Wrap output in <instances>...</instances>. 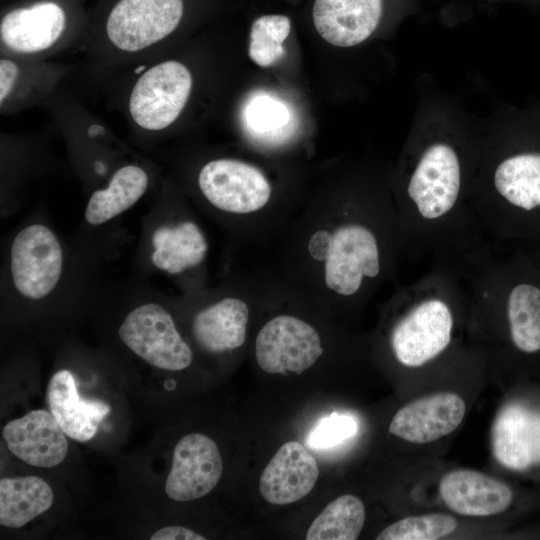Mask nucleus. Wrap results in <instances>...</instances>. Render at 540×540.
<instances>
[{"label": "nucleus", "instance_id": "1a4fd4ad", "mask_svg": "<svg viewBox=\"0 0 540 540\" xmlns=\"http://www.w3.org/2000/svg\"><path fill=\"white\" fill-rule=\"evenodd\" d=\"M222 470L216 443L201 433L187 434L174 448L165 492L170 499L180 502L201 498L215 488Z\"/></svg>", "mask_w": 540, "mask_h": 540}, {"label": "nucleus", "instance_id": "f8f14e48", "mask_svg": "<svg viewBox=\"0 0 540 540\" xmlns=\"http://www.w3.org/2000/svg\"><path fill=\"white\" fill-rule=\"evenodd\" d=\"M8 449L25 463L42 468L60 464L68 451L65 433L53 415L33 410L8 422L2 431Z\"/></svg>", "mask_w": 540, "mask_h": 540}, {"label": "nucleus", "instance_id": "9b49d317", "mask_svg": "<svg viewBox=\"0 0 540 540\" xmlns=\"http://www.w3.org/2000/svg\"><path fill=\"white\" fill-rule=\"evenodd\" d=\"M464 400L452 392L416 399L397 411L389 431L407 442L424 444L453 432L465 415Z\"/></svg>", "mask_w": 540, "mask_h": 540}, {"label": "nucleus", "instance_id": "2eb2a0df", "mask_svg": "<svg viewBox=\"0 0 540 540\" xmlns=\"http://www.w3.org/2000/svg\"><path fill=\"white\" fill-rule=\"evenodd\" d=\"M439 492L452 511L465 516L499 514L513 499L507 484L471 469H457L445 474Z\"/></svg>", "mask_w": 540, "mask_h": 540}, {"label": "nucleus", "instance_id": "423d86ee", "mask_svg": "<svg viewBox=\"0 0 540 540\" xmlns=\"http://www.w3.org/2000/svg\"><path fill=\"white\" fill-rule=\"evenodd\" d=\"M322 354L317 330L291 315H278L269 320L260 329L255 342L256 361L263 371L270 374H301Z\"/></svg>", "mask_w": 540, "mask_h": 540}, {"label": "nucleus", "instance_id": "39448f33", "mask_svg": "<svg viewBox=\"0 0 540 540\" xmlns=\"http://www.w3.org/2000/svg\"><path fill=\"white\" fill-rule=\"evenodd\" d=\"M197 183L205 199L227 213L256 212L271 196V186L265 175L255 166L235 159L208 161L200 169Z\"/></svg>", "mask_w": 540, "mask_h": 540}, {"label": "nucleus", "instance_id": "4468645a", "mask_svg": "<svg viewBox=\"0 0 540 540\" xmlns=\"http://www.w3.org/2000/svg\"><path fill=\"white\" fill-rule=\"evenodd\" d=\"M382 0H316L313 22L328 43L351 47L365 41L377 28Z\"/></svg>", "mask_w": 540, "mask_h": 540}, {"label": "nucleus", "instance_id": "b1692460", "mask_svg": "<svg viewBox=\"0 0 540 540\" xmlns=\"http://www.w3.org/2000/svg\"><path fill=\"white\" fill-rule=\"evenodd\" d=\"M507 315L514 345L526 353L540 351V289L527 283L515 286L508 297Z\"/></svg>", "mask_w": 540, "mask_h": 540}, {"label": "nucleus", "instance_id": "5701e85b", "mask_svg": "<svg viewBox=\"0 0 540 540\" xmlns=\"http://www.w3.org/2000/svg\"><path fill=\"white\" fill-rule=\"evenodd\" d=\"M365 507L355 495L345 494L330 502L309 526L307 540H354L365 523Z\"/></svg>", "mask_w": 540, "mask_h": 540}, {"label": "nucleus", "instance_id": "ddd939ff", "mask_svg": "<svg viewBox=\"0 0 540 540\" xmlns=\"http://www.w3.org/2000/svg\"><path fill=\"white\" fill-rule=\"evenodd\" d=\"M318 476L315 458L299 442L288 441L264 468L259 480V491L268 503L291 504L311 492Z\"/></svg>", "mask_w": 540, "mask_h": 540}, {"label": "nucleus", "instance_id": "a878e982", "mask_svg": "<svg viewBox=\"0 0 540 540\" xmlns=\"http://www.w3.org/2000/svg\"><path fill=\"white\" fill-rule=\"evenodd\" d=\"M291 30L284 15H264L254 21L250 32L249 56L260 67H270L285 53L283 47Z\"/></svg>", "mask_w": 540, "mask_h": 540}, {"label": "nucleus", "instance_id": "aec40b11", "mask_svg": "<svg viewBox=\"0 0 540 540\" xmlns=\"http://www.w3.org/2000/svg\"><path fill=\"white\" fill-rule=\"evenodd\" d=\"M151 242L152 263L170 274L198 265L207 253L205 236L191 221L159 226L154 230Z\"/></svg>", "mask_w": 540, "mask_h": 540}, {"label": "nucleus", "instance_id": "7ed1b4c3", "mask_svg": "<svg viewBox=\"0 0 540 540\" xmlns=\"http://www.w3.org/2000/svg\"><path fill=\"white\" fill-rule=\"evenodd\" d=\"M118 335L133 353L156 368L180 371L192 362V351L177 331L171 314L157 303L132 309Z\"/></svg>", "mask_w": 540, "mask_h": 540}, {"label": "nucleus", "instance_id": "f03ea898", "mask_svg": "<svg viewBox=\"0 0 540 540\" xmlns=\"http://www.w3.org/2000/svg\"><path fill=\"white\" fill-rule=\"evenodd\" d=\"M309 256L323 262L327 288L343 296L356 293L364 277L374 278L380 271L375 235L359 224H346L333 232L318 229L307 242Z\"/></svg>", "mask_w": 540, "mask_h": 540}, {"label": "nucleus", "instance_id": "9d476101", "mask_svg": "<svg viewBox=\"0 0 540 540\" xmlns=\"http://www.w3.org/2000/svg\"><path fill=\"white\" fill-rule=\"evenodd\" d=\"M460 184L457 154L451 146L435 143L420 158L407 190L421 216L436 219L453 208Z\"/></svg>", "mask_w": 540, "mask_h": 540}, {"label": "nucleus", "instance_id": "20e7f679", "mask_svg": "<svg viewBox=\"0 0 540 540\" xmlns=\"http://www.w3.org/2000/svg\"><path fill=\"white\" fill-rule=\"evenodd\" d=\"M62 269V247L50 228L34 223L16 234L10 248V271L13 285L23 297L40 300L48 296Z\"/></svg>", "mask_w": 540, "mask_h": 540}, {"label": "nucleus", "instance_id": "bb28decb", "mask_svg": "<svg viewBox=\"0 0 540 540\" xmlns=\"http://www.w3.org/2000/svg\"><path fill=\"white\" fill-rule=\"evenodd\" d=\"M457 528L454 517L446 514L410 516L384 528L377 540H436L450 535Z\"/></svg>", "mask_w": 540, "mask_h": 540}, {"label": "nucleus", "instance_id": "cd10ccee", "mask_svg": "<svg viewBox=\"0 0 540 540\" xmlns=\"http://www.w3.org/2000/svg\"><path fill=\"white\" fill-rule=\"evenodd\" d=\"M357 429L349 415L332 413L324 417L310 432L307 445L311 449H327L351 437Z\"/></svg>", "mask_w": 540, "mask_h": 540}, {"label": "nucleus", "instance_id": "dca6fc26", "mask_svg": "<svg viewBox=\"0 0 540 540\" xmlns=\"http://www.w3.org/2000/svg\"><path fill=\"white\" fill-rule=\"evenodd\" d=\"M492 452L503 466L524 470L540 461V414L519 405L503 408L491 432Z\"/></svg>", "mask_w": 540, "mask_h": 540}, {"label": "nucleus", "instance_id": "f257e3e1", "mask_svg": "<svg viewBox=\"0 0 540 540\" xmlns=\"http://www.w3.org/2000/svg\"><path fill=\"white\" fill-rule=\"evenodd\" d=\"M90 32L72 24L58 1L40 0L13 7L0 21V56L49 60L86 47Z\"/></svg>", "mask_w": 540, "mask_h": 540}, {"label": "nucleus", "instance_id": "f3484780", "mask_svg": "<svg viewBox=\"0 0 540 540\" xmlns=\"http://www.w3.org/2000/svg\"><path fill=\"white\" fill-rule=\"evenodd\" d=\"M47 401L64 433L80 442L92 439L98 424L110 412V406L102 401L80 398L74 376L68 370H60L51 377Z\"/></svg>", "mask_w": 540, "mask_h": 540}, {"label": "nucleus", "instance_id": "a211bd4d", "mask_svg": "<svg viewBox=\"0 0 540 540\" xmlns=\"http://www.w3.org/2000/svg\"><path fill=\"white\" fill-rule=\"evenodd\" d=\"M249 309L245 301L225 297L200 310L192 322V333L208 352L221 353L242 346L246 339Z\"/></svg>", "mask_w": 540, "mask_h": 540}, {"label": "nucleus", "instance_id": "412c9836", "mask_svg": "<svg viewBox=\"0 0 540 540\" xmlns=\"http://www.w3.org/2000/svg\"><path fill=\"white\" fill-rule=\"evenodd\" d=\"M49 484L37 476L2 478L0 480V523L20 528L46 512L53 504Z\"/></svg>", "mask_w": 540, "mask_h": 540}, {"label": "nucleus", "instance_id": "c85d7f7f", "mask_svg": "<svg viewBox=\"0 0 540 540\" xmlns=\"http://www.w3.org/2000/svg\"><path fill=\"white\" fill-rule=\"evenodd\" d=\"M151 540H204V536L182 526H169L157 530Z\"/></svg>", "mask_w": 540, "mask_h": 540}, {"label": "nucleus", "instance_id": "393cba45", "mask_svg": "<svg viewBox=\"0 0 540 540\" xmlns=\"http://www.w3.org/2000/svg\"><path fill=\"white\" fill-rule=\"evenodd\" d=\"M242 120L252 137L274 141L291 131L293 112L284 100L261 92L248 99L243 107Z\"/></svg>", "mask_w": 540, "mask_h": 540}, {"label": "nucleus", "instance_id": "4be33fe9", "mask_svg": "<svg viewBox=\"0 0 540 540\" xmlns=\"http://www.w3.org/2000/svg\"><path fill=\"white\" fill-rule=\"evenodd\" d=\"M498 193L525 211L540 207V153L525 152L503 160L494 174Z\"/></svg>", "mask_w": 540, "mask_h": 540}, {"label": "nucleus", "instance_id": "0eeeda50", "mask_svg": "<svg viewBox=\"0 0 540 540\" xmlns=\"http://www.w3.org/2000/svg\"><path fill=\"white\" fill-rule=\"evenodd\" d=\"M75 69L68 63L0 56V114L45 106Z\"/></svg>", "mask_w": 540, "mask_h": 540}, {"label": "nucleus", "instance_id": "6e6552de", "mask_svg": "<svg viewBox=\"0 0 540 540\" xmlns=\"http://www.w3.org/2000/svg\"><path fill=\"white\" fill-rule=\"evenodd\" d=\"M453 318L441 300H426L415 306L395 326L391 345L397 360L419 367L435 358L449 345Z\"/></svg>", "mask_w": 540, "mask_h": 540}, {"label": "nucleus", "instance_id": "6ab92c4d", "mask_svg": "<svg viewBox=\"0 0 540 540\" xmlns=\"http://www.w3.org/2000/svg\"><path fill=\"white\" fill-rule=\"evenodd\" d=\"M150 183L148 170L138 163L119 167L108 184L96 189L89 197L85 220L91 225H102L131 208L147 191Z\"/></svg>", "mask_w": 540, "mask_h": 540}]
</instances>
